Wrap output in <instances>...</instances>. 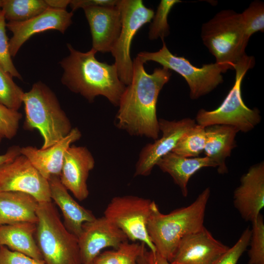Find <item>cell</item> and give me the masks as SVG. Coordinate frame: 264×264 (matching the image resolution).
I'll return each instance as SVG.
<instances>
[{"instance_id": "cell-1", "label": "cell", "mask_w": 264, "mask_h": 264, "mask_svg": "<svg viewBox=\"0 0 264 264\" xmlns=\"http://www.w3.org/2000/svg\"><path fill=\"white\" fill-rule=\"evenodd\" d=\"M145 63L138 57L133 61L132 81L126 86L120 99L115 124L132 136L156 140L159 130L156 115L158 95L169 81L171 70L162 67L148 73Z\"/></svg>"}, {"instance_id": "cell-2", "label": "cell", "mask_w": 264, "mask_h": 264, "mask_svg": "<svg viewBox=\"0 0 264 264\" xmlns=\"http://www.w3.org/2000/svg\"><path fill=\"white\" fill-rule=\"evenodd\" d=\"M67 47L69 54L60 62L63 69L62 83L89 102L103 96L118 107L126 86L119 79L115 65L99 61L95 57L97 52L92 48L83 52L70 44Z\"/></svg>"}, {"instance_id": "cell-3", "label": "cell", "mask_w": 264, "mask_h": 264, "mask_svg": "<svg viewBox=\"0 0 264 264\" xmlns=\"http://www.w3.org/2000/svg\"><path fill=\"white\" fill-rule=\"evenodd\" d=\"M210 196V190L206 188L190 205L168 214L162 213L154 201L147 229L157 253L170 262L181 239L204 227Z\"/></svg>"}, {"instance_id": "cell-4", "label": "cell", "mask_w": 264, "mask_h": 264, "mask_svg": "<svg viewBox=\"0 0 264 264\" xmlns=\"http://www.w3.org/2000/svg\"><path fill=\"white\" fill-rule=\"evenodd\" d=\"M22 103L25 114L24 128L39 131L43 139L41 149L55 144L72 129L56 95L43 82L34 83L28 91L24 92Z\"/></svg>"}, {"instance_id": "cell-5", "label": "cell", "mask_w": 264, "mask_h": 264, "mask_svg": "<svg viewBox=\"0 0 264 264\" xmlns=\"http://www.w3.org/2000/svg\"><path fill=\"white\" fill-rule=\"evenodd\" d=\"M35 234L46 264H83L78 237L60 218L52 201L40 202L37 210Z\"/></svg>"}, {"instance_id": "cell-6", "label": "cell", "mask_w": 264, "mask_h": 264, "mask_svg": "<svg viewBox=\"0 0 264 264\" xmlns=\"http://www.w3.org/2000/svg\"><path fill=\"white\" fill-rule=\"evenodd\" d=\"M204 44L216 58V63L227 70L235 66L245 55L249 38L241 22L240 13L223 10L216 14L201 28Z\"/></svg>"}, {"instance_id": "cell-7", "label": "cell", "mask_w": 264, "mask_h": 264, "mask_svg": "<svg viewBox=\"0 0 264 264\" xmlns=\"http://www.w3.org/2000/svg\"><path fill=\"white\" fill-rule=\"evenodd\" d=\"M255 59L246 54L235 66V81L232 88L221 105L216 110L209 111L200 109L198 112L197 124L203 127L224 125L236 128L239 132H247L261 121L259 110L250 109L243 102L241 85L247 71L253 67Z\"/></svg>"}, {"instance_id": "cell-8", "label": "cell", "mask_w": 264, "mask_h": 264, "mask_svg": "<svg viewBox=\"0 0 264 264\" xmlns=\"http://www.w3.org/2000/svg\"><path fill=\"white\" fill-rule=\"evenodd\" d=\"M161 49L156 52L142 51L137 54L144 63L153 61L159 63L162 67L172 70L182 76L190 88V96L197 99L215 89L223 82L222 73L227 70L217 63L202 65L201 67L193 66L183 57L172 54L162 41Z\"/></svg>"}, {"instance_id": "cell-9", "label": "cell", "mask_w": 264, "mask_h": 264, "mask_svg": "<svg viewBox=\"0 0 264 264\" xmlns=\"http://www.w3.org/2000/svg\"><path fill=\"white\" fill-rule=\"evenodd\" d=\"M117 6L121 15V28L118 39L110 53L115 59L119 78L125 85L130 84L133 73V61L130 50L137 31L151 22L154 13L142 0H119Z\"/></svg>"}, {"instance_id": "cell-10", "label": "cell", "mask_w": 264, "mask_h": 264, "mask_svg": "<svg viewBox=\"0 0 264 264\" xmlns=\"http://www.w3.org/2000/svg\"><path fill=\"white\" fill-rule=\"evenodd\" d=\"M154 201L138 196L113 197L107 206L104 216L119 228L132 242L143 243L156 252L148 234L147 226Z\"/></svg>"}, {"instance_id": "cell-11", "label": "cell", "mask_w": 264, "mask_h": 264, "mask_svg": "<svg viewBox=\"0 0 264 264\" xmlns=\"http://www.w3.org/2000/svg\"><path fill=\"white\" fill-rule=\"evenodd\" d=\"M27 193L39 203L51 201L48 180L23 155L0 166V192Z\"/></svg>"}, {"instance_id": "cell-12", "label": "cell", "mask_w": 264, "mask_h": 264, "mask_svg": "<svg viewBox=\"0 0 264 264\" xmlns=\"http://www.w3.org/2000/svg\"><path fill=\"white\" fill-rule=\"evenodd\" d=\"M196 124V121L189 118L173 121L158 119L159 130L162 135L142 149L136 163L134 176L150 175L158 160L172 152L182 135Z\"/></svg>"}, {"instance_id": "cell-13", "label": "cell", "mask_w": 264, "mask_h": 264, "mask_svg": "<svg viewBox=\"0 0 264 264\" xmlns=\"http://www.w3.org/2000/svg\"><path fill=\"white\" fill-rule=\"evenodd\" d=\"M72 12L48 8L42 13L22 22L8 21L6 26L12 33L9 41V51L14 57L32 36L49 30L64 34L72 23Z\"/></svg>"}, {"instance_id": "cell-14", "label": "cell", "mask_w": 264, "mask_h": 264, "mask_svg": "<svg viewBox=\"0 0 264 264\" xmlns=\"http://www.w3.org/2000/svg\"><path fill=\"white\" fill-rule=\"evenodd\" d=\"M78 239L83 264L93 262L104 249L116 248L128 240L125 234L104 216L84 223Z\"/></svg>"}, {"instance_id": "cell-15", "label": "cell", "mask_w": 264, "mask_h": 264, "mask_svg": "<svg viewBox=\"0 0 264 264\" xmlns=\"http://www.w3.org/2000/svg\"><path fill=\"white\" fill-rule=\"evenodd\" d=\"M229 248L204 227L181 239L170 263L215 264Z\"/></svg>"}, {"instance_id": "cell-16", "label": "cell", "mask_w": 264, "mask_h": 264, "mask_svg": "<svg viewBox=\"0 0 264 264\" xmlns=\"http://www.w3.org/2000/svg\"><path fill=\"white\" fill-rule=\"evenodd\" d=\"M94 165V158L86 147L71 145L65 154L60 180L80 201L89 195L87 180Z\"/></svg>"}, {"instance_id": "cell-17", "label": "cell", "mask_w": 264, "mask_h": 264, "mask_svg": "<svg viewBox=\"0 0 264 264\" xmlns=\"http://www.w3.org/2000/svg\"><path fill=\"white\" fill-rule=\"evenodd\" d=\"M92 38V48L101 53L110 52L121 28V15L117 4L84 9Z\"/></svg>"}, {"instance_id": "cell-18", "label": "cell", "mask_w": 264, "mask_h": 264, "mask_svg": "<svg viewBox=\"0 0 264 264\" xmlns=\"http://www.w3.org/2000/svg\"><path fill=\"white\" fill-rule=\"evenodd\" d=\"M234 192L233 203L245 221L255 220L264 207V163L251 167L241 178Z\"/></svg>"}, {"instance_id": "cell-19", "label": "cell", "mask_w": 264, "mask_h": 264, "mask_svg": "<svg viewBox=\"0 0 264 264\" xmlns=\"http://www.w3.org/2000/svg\"><path fill=\"white\" fill-rule=\"evenodd\" d=\"M81 136V131L75 127L66 137L47 148L23 147L21 148V154L25 156L41 175L48 180L52 177L60 176L66 150Z\"/></svg>"}, {"instance_id": "cell-20", "label": "cell", "mask_w": 264, "mask_h": 264, "mask_svg": "<svg viewBox=\"0 0 264 264\" xmlns=\"http://www.w3.org/2000/svg\"><path fill=\"white\" fill-rule=\"evenodd\" d=\"M50 197L61 210L64 224L67 229L77 237L85 222L93 220L92 213L80 205L68 193L62 184L59 176H54L48 180Z\"/></svg>"}, {"instance_id": "cell-21", "label": "cell", "mask_w": 264, "mask_h": 264, "mask_svg": "<svg viewBox=\"0 0 264 264\" xmlns=\"http://www.w3.org/2000/svg\"><path fill=\"white\" fill-rule=\"evenodd\" d=\"M205 132V156L214 163L219 174L227 173L225 160L236 147L235 138L239 131L232 126L215 125L206 127Z\"/></svg>"}, {"instance_id": "cell-22", "label": "cell", "mask_w": 264, "mask_h": 264, "mask_svg": "<svg viewBox=\"0 0 264 264\" xmlns=\"http://www.w3.org/2000/svg\"><path fill=\"white\" fill-rule=\"evenodd\" d=\"M156 165L172 177L185 197L188 196V184L193 175L202 168H216L214 163L205 156L185 157L173 152L161 157Z\"/></svg>"}, {"instance_id": "cell-23", "label": "cell", "mask_w": 264, "mask_h": 264, "mask_svg": "<svg viewBox=\"0 0 264 264\" xmlns=\"http://www.w3.org/2000/svg\"><path fill=\"white\" fill-rule=\"evenodd\" d=\"M39 202L27 193L0 192V225L20 222L36 223Z\"/></svg>"}, {"instance_id": "cell-24", "label": "cell", "mask_w": 264, "mask_h": 264, "mask_svg": "<svg viewBox=\"0 0 264 264\" xmlns=\"http://www.w3.org/2000/svg\"><path fill=\"white\" fill-rule=\"evenodd\" d=\"M36 223L20 222L0 225V245L32 258L43 260L35 238Z\"/></svg>"}, {"instance_id": "cell-25", "label": "cell", "mask_w": 264, "mask_h": 264, "mask_svg": "<svg viewBox=\"0 0 264 264\" xmlns=\"http://www.w3.org/2000/svg\"><path fill=\"white\" fill-rule=\"evenodd\" d=\"M143 243L126 241L113 250L100 253L95 264H138V260L146 248Z\"/></svg>"}, {"instance_id": "cell-26", "label": "cell", "mask_w": 264, "mask_h": 264, "mask_svg": "<svg viewBox=\"0 0 264 264\" xmlns=\"http://www.w3.org/2000/svg\"><path fill=\"white\" fill-rule=\"evenodd\" d=\"M48 8L45 0H2L1 10L8 21H27Z\"/></svg>"}, {"instance_id": "cell-27", "label": "cell", "mask_w": 264, "mask_h": 264, "mask_svg": "<svg viewBox=\"0 0 264 264\" xmlns=\"http://www.w3.org/2000/svg\"><path fill=\"white\" fill-rule=\"evenodd\" d=\"M205 128L196 124L180 138L172 152L185 157H197L203 152Z\"/></svg>"}, {"instance_id": "cell-28", "label": "cell", "mask_w": 264, "mask_h": 264, "mask_svg": "<svg viewBox=\"0 0 264 264\" xmlns=\"http://www.w3.org/2000/svg\"><path fill=\"white\" fill-rule=\"evenodd\" d=\"M12 78L0 65V103L8 109L18 111L23 103L24 92Z\"/></svg>"}, {"instance_id": "cell-29", "label": "cell", "mask_w": 264, "mask_h": 264, "mask_svg": "<svg viewBox=\"0 0 264 264\" xmlns=\"http://www.w3.org/2000/svg\"><path fill=\"white\" fill-rule=\"evenodd\" d=\"M180 2L181 1L179 0L160 1L149 28L148 37L150 40H156L160 38L163 41L169 34L168 15L173 6Z\"/></svg>"}, {"instance_id": "cell-30", "label": "cell", "mask_w": 264, "mask_h": 264, "mask_svg": "<svg viewBox=\"0 0 264 264\" xmlns=\"http://www.w3.org/2000/svg\"><path fill=\"white\" fill-rule=\"evenodd\" d=\"M251 237L248 254V264H264V221L263 217L260 214L251 222Z\"/></svg>"}, {"instance_id": "cell-31", "label": "cell", "mask_w": 264, "mask_h": 264, "mask_svg": "<svg viewBox=\"0 0 264 264\" xmlns=\"http://www.w3.org/2000/svg\"><path fill=\"white\" fill-rule=\"evenodd\" d=\"M241 22L247 36L257 31H264V4L259 0L252 2L249 6L240 14Z\"/></svg>"}, {"instance_id": "cell-32", "label": "cell", "mask_w": 264, "mask_h": 264, "mask_svg": "<svg viewBox=\"0 0 264 264\" xmlns=\"http://www.w3.org/2000/svg\"><path fill=\"white\" fill-rule=\"evenodd\" d=\"M5 18L4 13L0 11V65L12 77L22 80V77L15 67L9 51V41L6 32Z\"/></svg>"}, {"instance_id": "cell-33", "label": "cell", "mask_w": 264, "mask_h": 264, "mask_svg": "<svg viewBox=\"0 0 264 264\" xmlns=\"http://www.w3.org/2000/svg\"><path fill=\"white\" fill-rule=\"evenodd\" d=\"M22 114L0 103V137L11 139L17 134Z\"/></svg>"}, {"instance_id": "cell-34", "label": "cell", "mask_w": 264, "mask_h": 264, "mask_svg": "<svg viewBox=\"0 0 264 264\" xmlns=\"http://www.w3.org/2000/svg\"><path fill=\"white\" fill-rule=\"evenodd\" d=\"M251 233L249 227L246 228L235 244L229 247L215 264H237L249 246Z\"/></svg>"}, {"instance_id": "cell-35", "label": "cell", "mask_w": 264, "mask_h": 264, "mask_svg": "<svg viewBox=\"0 0 264 264\" xmlns=\"http://www.w3.org/2000/svg\"><path fill=\"white\" fill-rule=\"evenodd\" d=\"M0 264H46L44 260H37L0 245Z\"/></svg>"}, {"instance_id": "cell-36", "label": "cell", "mask_w": 264, "mask_h": 264, "mask_svg": "<svg viewBox=\"0 0 264 264\" xmlns=\"http://www.w3.org/2000/svg\"><path fill=\"white\" fill-rule=\"evenodd\" d=\"M119 0H70L69 5L72 11L95 6H111L117 4Z\"/></svg>"}, {"instance_id": "cell-37", "label": "cell", "mask_w": 264, "mask_h": 264, "mask_svg": "<svg viewBox=\"0 0 264 264\" xmlns=\"http://www.w3.org/2000/svg\"><path fill=\"white\" fill-rule=\"evenodd\" d=\"M21 148L14 145L9 147L5 153L0 154V166L4 164L13 161L21 154Z\"/></svg>"}, {"instance_id": "cell-38", "label": "cell", "mask_w": 264, "mask_h": 264, "mask_svg": "<svg viewBox=\"0 0 264 264\" xmlns=\"http://www.w3.org/2000/svg\"><path fill=\"white\" fill-rule=\"evenodd\" d=\"M145 256L149 264H171L170 262L156 252L153 253L147 249L145 251Z\"/></svg>"}, {"instance_id": "cell-39", "label": "cell", "mask_w": 264, "mask_h": 264, "mask_svg": "<svg viewBox=\"0 0 264 264\" xmlns=\"http://www.w3.org/2000/svg\"><path fill=\"white\" fill-rule=\"evenodd\" d=\"M49 7L61 10H66L69 5L70 0H45Z\"/></svg>"}, {"instance_id": "cell-40", "label": "cell", "mask_w": 264, "mask_h": 264, "mask_svg": "<svg viewBox=\"0 0 264 264\" xmlns=\"http://www.w3.org/2000/svg\"><path fill=\"white\" fill-rule=\"evenodd\" d=\"M147 248L145 250L143 254L140 256L138 260V264H149L145 256V251Z\"/></svg>"}, {"instance_id": "cell-41", "label": "cell", "mask_w": 264, "mask_h": 264, "mask_svg": "<svg viewBox=\"0 0 264 264\" xmlns=\"http://www.w3.org/2000/svg\"><path fill=\"white\" fill-rule=\"evenodd\" d=\"M1 6H2V0H0V11L1 9Z\"/></svg>"}, {"instance_id": "cell-42", "label": "cell", "mask_w": 264, "mask_h": 264, "mask_svg": "<svg viewBox=\"0 0 264 264\" xmlns=\"http://www.w3.org/2000/svg\"><path fill=\"white\" fill-rule=\"evenodd\" d=\"M95 264V263H94V262L93 261V262H91V263H88V264Z\"/></svg>"}, {"instance_id": "cell-43", "label": "cell", "mask_w": 264, "mask_h": 264, "mask_svg": "<svg viewBox=\"0 0 264 264\" xmlns=\"http://www.w3.org/2000/svg\"><path fill=\"white\" fill-rule=\"evenodd\" d=\"M2 139H1L0 137V143L1 142V141Z\"/></svg>"}]
</instances>
